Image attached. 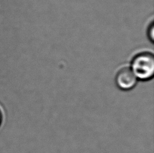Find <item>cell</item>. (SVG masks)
I'll list each match as a JSON object with an SVG mask.
<instances>
[{"label":"cell","instance_id":"6da1fadb","mask_svg":"<svg viewBox=\"0 0 154 153\" xmlns=\"http://www.w3.org/2000/svg\"><path fill=\"white\" fill-rule=\"evenodd\" d=\"M132 71L142 80H149L154 74V56L149 52L137 54L132 61Z\"/></svg>","mask_w":154,"mask_h":153},{"label":"cell","instance_id":"7a4b0ae2","mask_svg":"<svg viewBox=\"0 0 154 153\" xmlns=\"http://www.w3.org/2000/svg\"><path fill=\"white\" fill-rule=\"evenodd\" d=\"M137 78L132 70L125 67L118 71L116 76V84L118 88L122 90H130L135 86Z\"/></svg>","mask_w":154,"mask_h":153},{"label":"cell","instance_id":"3957f363","mask_svg":"<svg viewBox=\"0 0 154 153\" xmlns=\"http://www.w3.org/2000/svg\"><path fill=\"white\" fill-rule=\"evenodd\" d=\"M147 35L151 41L153 43L154 40V24L153 22L151 23L150 26H149V28H148Z\"/></svg>","mask_w":154,"mask_h":153},{"label":"cell","instance_id":"277c9868","mask_svg":"<svg viewBox=\"0 0 154 153\" xmlns=\"http://www.w3.org/2000/svg\"><path fill=\"white\" fill-rule=\"evenodd\" d=\"M2 121H3V113H2L1 109H0V125H2Z\"/></svg>","mask_w":154,"mask_h":153}]
</instances>
